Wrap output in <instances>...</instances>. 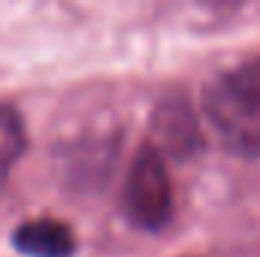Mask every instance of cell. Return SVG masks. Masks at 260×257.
Masks as SVG:
<instances>
[{
  "label": "cell",
  "instance_id": "1",
  "mask_svg": "<svg viewBox=\"0 0 260 257\" xmlns=\"http://www.w3.org/2000/svg\"><path fill=\"white\" fill-rule=\"evenodd\" d=\"M203 112L218 139L242 157L260 154V58L221 70L203 88Z\"/></svg>",
  "mask_w": 260,
  "mask_h": 257
},
{
  "label": "cell",
  "instance_id": "2",
  "mask_svg": "<svg viewBox=\"0 0 260 257\" xmlns=\"http://www.w3.org/2000/svg\"><path fill=\"white\" fill-rule=\"evenodd\" d=\"M121 212L136 230L157 233L173 218V182L167 173V160L148 142L136 151L127 170V182L121 191Z\"/></svg>",
  "mask_w": 260,
  "mask_h": 257
},
{
  "label": "cell",
  "instance_id": "3",
  "mask_svg": "<svg viewBox=\"0 0 260 257\" xmlns=\"http://www.w3.org/2000/svg\"><path fill=\"white\" fill-rule=\"evenodd\" d=\"M151 145L167 160H191L203 148V130L191 100L182 91H170L157 100L151 115Z\"/></svg>",
  "mask_w": 260,
  "mask_h": 257
},
{
  "label": "cell",
  "instance_id": "4",
  "mask_svg": "<svg viewBox=\"0 0 260 257\" xmlns=\"http://www.w3.org/2000/svg\"><path fill=\"white\" fill-rule=\"evenodd\" d=\"M12 245L24 257H73L76 233L58 218H30L12 230Z\"/></svg>",
  "mask_w": 260,
  "mask_h": 257
},
{
  "label": "cell",
  "instance_id": "5",
  "mask_svg": "<svg viewBox=\"0 0 260 257\" xmlns=\"http://www.w3.org/2000/svg\"><path fill=\"white\" fill-rule=\"evenodd\" d=\"M24 145H27V133L21 115L12 106H0V185L24 154Z\"/></svg>",
  "mask_w": 260,
  "mask_h": 257
},
{
  "label": "cell",
  "instance_id": "6",
  "mask_svg": "<svg viewBox=\"0 0 260 257\" xmlns=\"http://www.w3.org/2000/svg\"><path fill=\"white\" fill-rule=\"evenodd\" d=\"M194 3H200V6H209V9H236V6H242L245 0H194Z\"/></svg>",
  "mask_w": 260,
  "mask_h": 257
}]
</instances>
